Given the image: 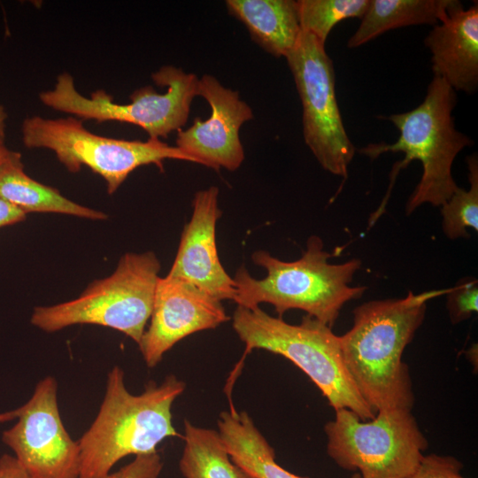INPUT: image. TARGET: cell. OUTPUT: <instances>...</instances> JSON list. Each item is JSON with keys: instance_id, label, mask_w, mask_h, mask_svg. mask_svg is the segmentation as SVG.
Here are the masks:
<instances>
[{"instance_id": "cell-24", "label": "cell", "mask_w": 478, "mask_h": 478, "mask_svg": "<svg viewBox=\"0 0 478 478\" xmlns=\"http://www.w3.org/2000/svg\"><path fill=\"white\" fill-rule=\"evenodd\" d=\"M462 463L452 456L436 453L424 455L416 470L408 478H465Z\"/></svg>"}, {"instance_id": "cell-10", "label": "cell", "mask_w": 478, "mask_h": 478, "mask_svg": "<svg viewBox=\"0 0 478 478\" xmlns=\"http://www.w3.org/2000/svg\"><path fill=\"white\" fill-rule=\"evenodd\" d=\"M303 108V135L326 171L346 179L355 147L344 128L335 96V70L325 44L302 31L286 56Z\"/></svg>"}, {"instance_id": "cell-18", "label": "cell", "mask_w": 478, "mask_h": 478, "mask_svg": "<svg viewBox=\"0 0 478 478\" xmlns=\"http://www.w3.org/2000/svg\"><path fill=\"white\" fill-rule=\"evenodd\" d=\"M0 197L28 212H56L90 220H104L100 211L79 204L58 189L40 183L24 171L21 155L13 151L0 165Z\"/></svg>"}, {"instance_id": "cell-5", "label": "cell", "mask_w": 478, "mask_h": 478, "mask_svg": "<svg viewBox=\"0 0 478 478\" xmlns=\"http://www.w3.org/2000/svg\"><path fill=\"white\" fill-rule=\"evenodd\" d=\"M232 327L244 343L245 353L260 349L288 358L315 383L335 411L351 410L362 420L374 418L344 365L339 336L330 327L309 315L297 325L289 324L259 307L238 305Z\"/></svg>"}, {"instance_id": "cell-6", "label": "cell", "mask_w": 478, "mask_h": 478, "mask_svg": "<svg viewBox=\"0 0 478 478\" xmlns=\"http://www.w3.org/2000/svg\"><path fill=\"white\" fill-rule=\"evenodd\" d=\"M160 267L152 251L127 252L110 276L94 281L78 297L35 307L31 323L48 333L78 324L99 325L139 344L150 318Z\"/></svg>"}, {"instance_id": "cell-8", "label": "cell", "mask_w": 478, "mask_h": 478, "mask_svg": "<svg viewBox=\"0 0 478 478\" xmlns=\"http://www.w3.org/2000/svg\"><path fill=\"white\" fill-rule=\"evenodd\" d=\"M324 427L327 452L340 467L363 478H408L428 449V440L408 409L380 411L362 420L338 409Z\"/></svg>"}, {"instance_id": "cell-17", "label": "cell", "mask_w": 478, "mask_h": 478, "mask_svg": "<svg viewBox=\"0 0 478 478\" xmlns=\"http://www.w3.org/2000/svg\"><path fill=\"white\" fill-rule=\"evenodd\" d=\"M220 433L232 462L254 478H303L281 466L275 453L250 415L235 409L222 412Z\"/></svg>"}, {"instance_id": "cell-19", "label": "cell", "mask_w": 478, "mask_h": 478, "mask_svg": "<svg viewBox=\"0 0 478 478\" xmlns=\"http://www.w3.org/2000/svg\"><path fill=\"white\" fill-rule=\"evenodd\" d=\"M456 0H369L347 46L357 48L388 30L412 25H436Z\"/></svg>"}, {"instance_id": "cell-21", "label": "cell", "mask_w": 478, "mask_h": 478, "mask_svg": "<svg viewBox=\"0 0 478 478\" xmlns=\"http://www.w3.org/2000/svg\"><path fill=\"white\" fill-rule=\"evenodd\" d=\"M302 31L313 35L322 43L332 28L350 18H362L369 0H298L297 1Z\"/></svg>"}, {"instance_id": "cell-29", "label": "cell", "mask_w": 478, "mask_h": 478, "mask_svg": "<svg viewBox=\"0 0 478 478\" xmlns=\"http://www.w3.org/2000/svg\"><path fill=\"white\" fill-rule=\"evenodd\" d=\"M466 357L467 359L472 363L475 368H477V345H473L467 351H466Z\"/></svg>"}, {"instance_id": "cell-27", "label": "cell", "mask_w": 478, "mask_h": 478, "mask_svg": "<svg viewBox=\"0 0 478 478\" xmlns=\"http://www.w3.org/2000/svg\"><path fill=\"white\" fill-rule=\"evenodd\" d=\"M26 213L18 207L0 197V227L20 222Z\"/></svg>"}, {"instance_id": "cell-1", "label": "cell", "mask_w": 478, "mask_h": 478, "mask_svg": "<svg viewBox=\"0 0 478 478\" xmlns=\"http://www.w3.org/2000/svg\"><path fill=\"white\" fill-rule=\"evenodd\" d=\"M450 289L409 291L405 297L373 300L353 310L352 327L339 336L340 350L359 394L375 413L412 410L414 394L404 351L424 320L428 302Z\"/></svg>"}, {"instance_id": "cell-32", "label": "cell", "mask_w": 478, "mask_h": 478, "mask_svg": "<svg viewBox=\"0 0 478 478\" xmlns=\"http://www.w3.org/2000/svg\"><path fill=\"white\" fill-rule=\"evenodd\" d=\"M351 478H363V477L360 475L359 473H355V474L351 476Z\"/></svg>"}, {"instance_id": "cell-13", "label": "cell", "mask_w": 478, "mask_h": 478, "mask_svg": "<svg viewBox=\"0 0 478 478\" xmlns=\"http://www.w3.org/2000/svg\"><path fill=\"white\" fill-rule=\"evenodd\" d=\"M198 96L207 101L212 113L205 120L195 118L188 129H179L176 147L197 164L217 171L238 169L244 160L240 128L253 119L251 108L238 91L225 88L211 74L199 78Z\"/></svg>"}, {"instance_id": "cell-16", "label": "cell", "mask_w": 478, "mask_h": 478, "mask_svg": "<svg viewBox=\"0 0 478 478\" xmlns=\"http://www.w3.org/2000/svg\"><path fill=\"white\" fill-rule=\"evenodd\" d=\"M225 4L267 53L286 58L296 46L302 32L297 1L227 0Z\"/></svg>"}, {"instance_id": "cell-25", "label": "cell", "mask_w": 478, "mask_h": 478, "mask_svg": "<svg viewBox=\"0 0 478 478\" xmlns=\"http://www.w3.org/2000/svg\"><path fill=\"white\" fill-rule=\"evenodd\" d=\"M163 462L158 452L136 456L133 461L105 478H158Z\"/></svg>"}, {"instance_id": "cell-26", "label": "cell", "mask_w": 478, "mask_h": 478, "mask_svg": "<svg viewBox=\"0 0 478 478\" xmlns=\"http://www.w3.org/2000/svg\"><path fill=\"white\" fill-rule=\"evenodd\" d=\"M0 478H31L13 455L0 457Z\"/></svg>"}, {"instance_id": "cell-9", "label": "cell", "mask_w": 478, "mask_h": 478, "mask_svg": "<svg viewBox=\"0 0 478 478\" xmlns=\"http://www.w3.org/2000/svg\"><path fill=\"white\" fill-rule=\"evenodd\" d=\"M21 135L26 147L52 150L71 173H78L81 166L89 167L104 178L110 195L141 166L153 164L163 171L166 159L195 163L179 148L160 139L149 138L142 142L101 136L85 128L81 120L73 116L26 118L21 126Z\"/></svg>"}, {"instance_id": "cell-28", "label": "cell", "mask_w": 478, "mask_h": 478, "mask_svg": "<svg viewBox=\"0 0 478 478\" xmlns=\"http://www.w3.org/2000/svg\"><path fill=\"white\" fill-rule=\"evenodd\" d=\"M7 113L0 104V145L4 144Z\"/></svg>"}, {"instance_id": "cell-23", "label": "cell", "mask_w": 478, "mask_h": 478, "mask_svg": "<svg viewBox=\"0 0 478 478\" xmlns=\"http://www.w3.org/2000/svg\"><path fill=\"white\" fill-rule=\"evenodd\" d=\"M446 307L452 324H458L478 311V281L474 278L459 281L451 288Z\"/></svg>"}, {"instance_id": "cell-7", "label": "cell", "mask_w": 478, "mask_h": 478, "mask_svg": "<svg viewBox=\"0 0 478 478\" xmlns=\"http://www.w3.org/2000/svg\"><path fill=\"white\" fill-rule=\"evenodd\" d=\"M151 78L158 86L166 87V91L161 94L145 86L130 95L129 103L119 104L103 89L94 91L90 97L83 96L73 76L62 73L54 88L41 92L39 99L44 105L77 119L129 123L141 127L150 138H166L187 123L191 103L198 96L199 78L173 66L160 67Z\"/></svg>"}, {"instance_id": "cell-20", "label": "cell", "mask_w": 478, "mask_h": 478, "mask_svg": "<svg viewBox=\"0 0 478 478\" xmlns=\"http://www.w3.org/2000/svg\"><path fill=\"white\" fill-rule=\"evenodd\" d=\"M179 466L184 478H240L220 433L184 421Z\"/></svg>"}, {"instance_id": "cell-4", "label": "cell", "mask_w": 478, "mask_h": 478, "mask_svg": "<svg viewBox=\"0 0 478 478\" xmlns=\"http://www.w3.org/2000/svg\"><path fill=\"white\" fill-rule=\"evenodd\" d=\"M456 103V91L443 79L434 76L420 105L404 113L382 117L399 130L396 143H370L358 150L371 160L386 152L405 154L393 166L389 190L401 169L414 159L420 161L423 173L407 201V214L425 203L442 206L459 188L451 166L456 156L473 141L455 127L452 111Z\"/></svg>"}, {"instance_id": "cell-31", "label": "cell", "mask_w": 478, "mask_h": 478, "mask_svg": "<svg viewBox=\"0 0 478 478\" xmlns=\"http://www.w3.org/2000/svg\"><path fill=\"white\" fill-rule=\"evenodd\" d=\"M240 478H254L239 468Z\"/></svg>"}, {"instance_id": "cell-11", "label": "cell", "mask_w": 478, "mask_h": 478, "mask_svg": "<svg viewBox=\"0 0 478 478\" xmlns=\"http://www.w3.org/2000/svg\"><path fill=\"white\" fill-rule=\"evenodd\" d=\"M58 382L50 375L37 382L21 406L0 412V422L17 420L2 442L31 478H79L80 449L62 421Z\"/></svg>"}, {"instance_id": "cell-14", "label": "cell", "mask_w": 478, "mask_h": 478, "mask_svg": "<svg viewBox=\"0 0 478 478\" xmlns=\"http://www.w3.org/2000/svg\"><path fill=\"white\" fill-rule=\"evenodd\" d=\"M219 192V188L211 186L195 194L191 218L183 227L167 275L186 281L220 301H235V281L221 265L217 250L216 226L221 216Z\"/></svg>"}, {"instance_id": "cell-15", "label": "cell", "mask_w": 478, "mask_h": 478, "mask_svg": "<svg viewBox=\"0 0 478 478\" xmlns=\"http://www.w3.org/2000/svg\"><path fill=\"white\" fill-rule=\"evenodd\" d=\"M424 40L431 52L434 76L455 91L474 93L478 86V4L465 10L461 2L449 9Z\"/></svg>"}, {"instance_id": "cell-22", "label": "cell", "mask_w": 478, "mask_h": 478, "mask_svg": "<svg viewBox=\"0 0 478 478\" xmlns=\"http://www.w3.org/2000/svg\"><path fill=\"white\" fill-rule=\"evenodd\" d=\"M470 189L458 188L441 207L443 230L450 239L469 237L467 227L478 230V158L474 153L466 158Z\"/></svg>"}, {"instance_id": "cell-3", "label": "cell", "mask_w": 478, "mask_h": 478, "mask_svg": "<svg viewBox=\"0 0 478 478\" xmlns=\"http://www.w3.org/2000/svg\"><path fill=\"white\" fill-rule=\"evenodd\" d=\"M332 256L315 235L309 237L306 251L295 261H282L267 251H256L251 255L252 262L265 268L266 276L258 280L240 266L233 278L236 289L234 302L248 309L270 304L280 318L287 311L302 310L332 328L343 306L360 297L366 289L350 286L360 268L359 259L330 264Z\"/></svg>"}, {"instance_id": "cell-12", "label": "cell", "mask_w": 478, "mask_h": 478, "mask_svg": "<svg viewBox=\"0 0 478 478\" xmlns=\"http://www.w3.org/2000/svg\"><path fill=\"white\" fill-rule=\"evenodd\" d=\"M230 320L221 301L181 279L158 277L150 325L138 344L149 368L189 335L212 329Z\"/></svg>"}, {"instance_id": "cell-2", "label": "cell", "mask_w": 478, "mask_h": 478, "mask_svg": "<svg viewBox=\"0 0 478 478\" xmlns=\"http://www.w3.org/2000/svg\"><path fill=\"white\" fill-rule=\"evenodd\" d=\"M185 389L184 382L170 374L135 395L126 387L123 370L113 366L97 415L77 441L79 478H105L123 458L155 453L163 440L177 436L172 405Z\"/></svg>"}, {"instance_id": "cell-30", "label": "cell", "mask_w": 478, "mask_h": 478, "mask_svg": "<svg viewBox=\"0 0 478 478\" xmlns=\"http://www.w3.org/2000/svg\"><path fill=\"white\" fill-rule=\"evenodd\" d=\"M13 150H9L4 144L0 145V165L11 157Z\"/></svg>"}]
</instances>
